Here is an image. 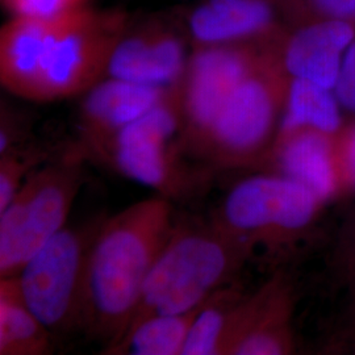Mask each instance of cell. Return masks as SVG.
Segmentation results:
<instances>
[{
  "instance_id": "1",
  "label": "cell",
  "mask_w": 355,
  "mask_h": 355,
  "mask_svg": "<svg viewBox=\"0 0 355 355\" xmlns=\"http://www.w3.org/2000/svg\"><path fill=\"white\" fill-rule=\"evenodd\" d=\"M121 20L80 8L51 19L15 16L0 36L4 89L35 102L89 91L107 74Z\"/></svg>"
},
{
  "instance_id": "2",
  "label": "cell",
  "mask_w": 355,
  "mask_h": 355,
  "mask_svg": "<svg viewBox=\"0 0 355 355\" xmlns=\"http://www.w3.org/2000/svg\"><path fill=\"white\" fill-rule=\"evenodd\" d=\"M177 225L173 200L157 195L110 217L91 240L83 330L104 341L105 349L124 334Z\"/></svg>"
},
{
  "instance_id": "3",
  "label": "cell",
  "mask_w": 355,
  "mask_h": 355,
  "mask_svg": "<svg viewBox=\"0 0 355 355\" xmlns=\"http://www.w3.org/2000/svg\"><path fill=\"white\" fill-rule=\"evenodd\" d=\"M252 253L248 243L215 220L198 225L178 223L142 287L124 334L146 318L182 315L203 305L228 286Z\"/></svg>"
},
{
  "instance_id": "4",
  "label": "cell",
  "mask_w": 355,
  "mask_h": 355,
  "mask_svg": "<svg viewBox=\"0 0 355 355\" xmlns=\"http://www.w3.org/2000/svg\"><path fill=\"white\" fill-rule=\"evenodd\" d=\"M83 155L73 149L35 170L0 211V279L16 277L71 212L83 183Z\"/></svg>"
},
{
  "instance_id": "5",
  "label": "cell",
  "mask_w": 355,
  "mask_h": 355,
  "mask_svg": "<svg viewBox=\"0 0 355 355\" xmlns=\"http://www.w3.org/2000/svg\"><path fill=\"white\" fill-rule=\"evenodd\" d=\"M288 85L277 70L257 64L229 96L193 152L221 167L252 165L268 158Z\"/></svg>"
},
{
  "instance_id": "6",
  "label": "cell",
  "mask_w": 355,
  "mask_h": 355,
  "mask_svg": "<svg viewBox=\"0 0 355 355\" xmlns=\"http://www.w3.org/2000/svg\"><path fill=\"white\" fill-rule=\"evenodd\" d=\"M180 85L121 129L101 158L121 175L173 202L196 183L180 158V145L186 144Z\"/></svg>"
},
{
  "instance_id": "7",
  "label": "cell",
  "mask_w": 355,
  "mask_h": 355,
  "mask_svg": "<svg viewBox=\"0 0 355 355\" xmlns=\"http://www.w3.org/2000/svg\"><path fill=\"white\" fill-rule=\"evenodd\" d=\"M324 202L303 183L282 173L257 174L229 191L216 223L254 249L300 237Z\"/></svg>"
},
{
  "instance_id": "8",
  "label": "cell",
  "mask_w": 355,
  "mask_h": 355,
  "mask_svg": "<svg viewBox=\"0 0 355 355\" xmlns=\"http://www.w3.org/2000/svg\"><path fill=\"white\" fill-rule=\"evenodd\" d=\"M89 245L83 233L64 227L16 275L26 304L51 334L85 327Z\"/></svg>"
},
{
  "instance_id": "9",
  "label": "cell",
  "mask_w": 355,
  "mask_h": 355,
  "mask_svg": "<svg viewBox=\"0 0 355 355\" xmlns=\"http://www.w3.org/2000/svg\"><path fill=\"white\" fill-rule=\"evenodd\" d=\"M259 64L230 45H202L182 80L186 144L193 150L233 91Z\"/></svg>"
},
{
  "instance_id": "10",
  "label": "cell",
  "mask_w": 355,
  "mask_h": 355,
  "mask_svg": "<svg viewBox=\"0 0 355 355\" xmlns=\"http://www.w3.org/2000/svg\"><path fill=\"white\" fill-rule=\"evenodd\" d=\"M173 89L145 86L111 76L101 80L89 89L82 104V140L76 149L83 157L91 154L101 159L121 129L162 102Z\"/></svg>"
},
{
  "instance_id": "11",
  "label": "cell",
  "mask_w": 355,
  "mask_h": 355,
  "mask_svg": "<svg viewBox=\"0 0 355 355\" xmlns=\"http://www.w3.org/2000/svg\"><path fill=\"white\" fill-rule=\"evenodd\" d=\"M187 64L184 46L174 33L150 31L120 38L107 74L145 86L173 89L182 83Z\"/></svg>"
},
{
  "instance_id": "12",
  "label": "cell",
  "mask_w": 355,
  "mask_h": 355,
  "mask_svg": "<svg viewBox=\"0 0 355 355\" xmlns=\"http://www.w3.org/2000/svg\"><path fill=\"white\" fill-rule=\"evenodd\" d=\"M293 291L288 280L274 277L252 295L248 316L229 355H286L296 349L292 312Z\"/></svg>"
},
{
  "instance_id": "13",
  "label": "cell",
  "mask_w": 355,
  "mask_h": 355,
  "mask_svg": "<svg viewBox=\"0 0 355 355\" xmlns=\"http://www.w3.org/2000/svg\"><path fill=\"white\" fill-rule=\"evenodd\" d=\"M334 137L315 129L295 130L277 137L268 159L327 203L343 190Z\"/></svg>"
},
{
  "instance_id": "14",
  "label": "cell",
  "mask_w": 355,
  "mask_h": 355,
  "mask_svg": "<svg viewBox=\"0 0 355 355\" xmlns=\"http://www.w3.org/2000/svg\"><path fill=\"white\" fill-rule=\"evenodd\" d=\"M354 28L343 19L305 26L292 36L283 55V67L291 78L334 89L343 55L354 41Z\"/></svg>"
},
{
  "instance_id": "15",
  "label": "cell",
  "mask_w": 355,
  "mask_h": 355,
  "mask_svg": "<svg viewBox=\"0 0 355 355\" xmlns=\"http://www.w3.org/2000/svg\"><path fill=\"white\" fill-rule=\"evenodd\" d=\"M271 20L265 0H207L191 15L190 29L200 45H229L265 31Z\"/></svg>"
},
{
  "instance_id": "16",
  "label": "cell",
  "mask_w": 355,
  "mask_h": 355,
  "mask_svg": "<svg viewBox=\"0 0 355 355\" xmlns=\"http://www.w3.org/2000/svg\"><path fill=\"white\" fill-rule=\"evenodd\" d=\"M228 287V286H227ZM223 287L199 311L182 355H229L248 315L252 293Z\"/></svg>"
},
{
  "instance_id": "17",
  "label": "cell",
  "mask_w": 355,
  "mask_h": 355,
  "mask_svg": "<svg viewBox=\"0 0 355 355\" xmlns=\"http://www.w3.org/2000/svg\"><path fill=\"white\" fill-rule=\"evenodd\" d=\"M51 336L26 304L19 278H1L0 355L51 354Z\"/></svg>"
},
{
  "instance_id": "18",
  "label": "cell",
  "mask_w": 355,
  "mask_h": 355,
  "mask_svg": "<svg viewBox=\"0 0 355 355\" xmlns=\"http://www.w3.org/2000/svg\"><path fill=\"white\" fill-rule=\"evenodd\" d=\"M341 108L334 89L291 78L277 137L300 129L336 136L343 127Z\"/></svg>"
},
{
  "instance_id": "19",
  "label": "cell",
  "mask_w": 355,
  "mask_h": 355,
  "mask_svg": "<svg viewBox=\"0 0 355 355\" xmlns=\"http://www.w3.org/2000/svg\"><path fill=\"white\" fill-rule=\"evenodd\" d=\"M204 305V304H203ZM187 313L146 318L128 330L105 354L182 355L192 324L202 306Z\"/></svg>"
},
{
  "instance_id": "20",
  "label": "cell",
  "mask_w": 355,
  "mask_h": 355,
  "mask_svg": "<svg viewBox=\"0 0 355 355\" xmlns=\"http://www.w3.org/2000/svg\"><path fill=\"white\" fill-rule=\"evenodd\" d=\"M48 158L49 152L32 145L0 155V211L12 202L26 178Z\"/></svg>"
},
{
  "instance_id": "21",
  "label": "cell",
  "mask_w": 355,
  "mask_h": 355,
  "mask_svg": "<svg viewBox=\"0 0 355 355\" xmlns=\"http://www.w3.org/2000/svg\"><path fill=\"white\" fill-rule=\"evenodd\" d=\"M16 16L51 19L79 8L82 0H4Z\"/></svg>"
},
{
  "instance_id": "22",
  "label": "cell",
  "mask_w": 355,
  "mask_h": 355,
  "mask_svg": "<svg viewBox=\"0 0 355 355\" xmlns=\"http://www.w3.org/2000/svg\"><path fill=\"white\" fill-rule=\"evenodd\" d=\"M333 89L341 107L355 114V41L343 55L341 70Z\"/></svg>"
},
{
  "instance_id": "23",
  "label": "cell",
  "mask_w": 355,
  "mask_h": 355,
  "mask_svg": "<svg viewBox=\"0 0 355 355\" xmlns=\"http://www.w3.org/2000/svg\"><path fill=\"white\" fill-rule=\"evenodd\" d=\"M336 145L343 184L355 189V127L336 139Z\"/></svg>"
},
{
  "instance_id": "24",
  "label": "cell",
  "mask_w": 355,
  "mask_h": 355,
  "mask_svg": "<svg viewBox=\"0 0 355 355\" xmlns=\"http://www.w3.org/2000/svg\"><path fill=\"white\" fill-rule=\"evenodd\" d=\"M318 10L331 19L347 20L355 16V0H313Z\"/></svg>"
},
{
  "instance_id": "25",
  "label": "cell",
  "mask_w": 355,
  "mask_h": 355,
  "mask_svg": "<svg viewBox=\"0 0 355 355\" xmlns=\"http://www.w3.org/2000/svg\"><path fill=\"white\" fill-rule=\"evenodd\" d=\"M349 277H350V284H352V305H350V313H352V318H350V324H352V333L354 334L355 343V255H350L349 258Z\"/></svg>"
},
{
  "instance_id": "26",
  "label": "cell",
  "mask_w": 355,
  "mask_h": 355,
  "mask_svg": "<svg viewBox=\"0 0 355 355\" xmlns=\"http://www.w3.org/2000/svg\"><path fill=\"white\" fill-rule=\"evenodd\" d=\"M354 232H355V214H354Z\"/></svg>"
}]
</instances>
